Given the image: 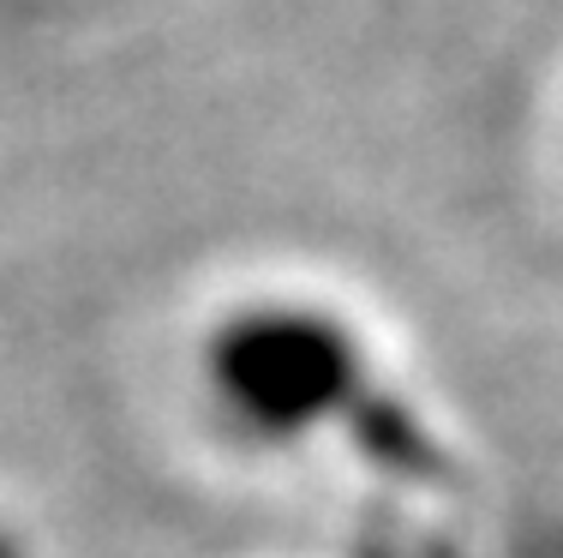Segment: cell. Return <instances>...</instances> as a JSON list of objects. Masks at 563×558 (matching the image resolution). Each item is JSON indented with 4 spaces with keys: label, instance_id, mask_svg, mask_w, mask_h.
Wrapping results in <instances>:
<instances>
[{
    "label": "cell",
    "instance_id": "6da1fadb",
    "mask_svg": "<svg viewBox=\"0 0 563 558\" xmlns=\"http://www.w3.org/2000/svg\"><path fill=\"white\" fill-rule=\"evenodd\" d=\"M0 558H24V552H19V540H12V535H0Z\"/></svg>",
    "mask_w": 563,
    "mask_h": 558
}]
</instances>
